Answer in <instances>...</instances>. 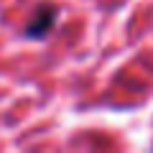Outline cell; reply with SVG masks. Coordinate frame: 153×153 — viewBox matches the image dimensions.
<instances>
[{
  "mask_svg": "<svg viewBox=\"0 0 153 153\" xmlns=\"http://www.w3.org/2000/svg\"><path fill=\"white\" fill-rule=\"evenodd\" d=\"M56 21H59V5H54V3H41L36 8V13H33V18L26 23V31L23 33L31 41H41V38H46L54 31Z\"/></svg>",
  "mask_w": 153,
  "mask_h": 153,
  "instance_id": "1",
  "label": "cell"
}]
</instances>
